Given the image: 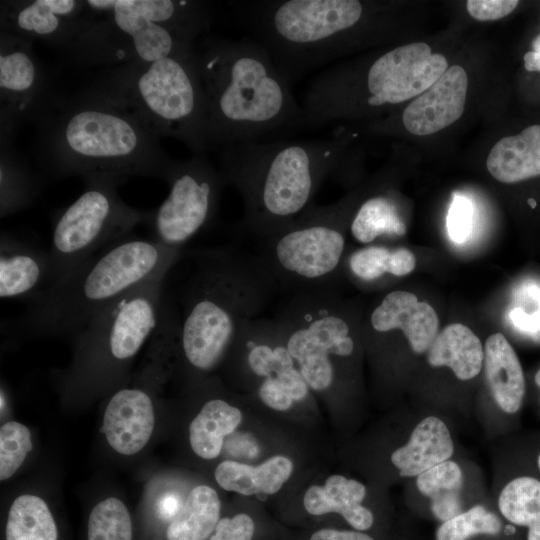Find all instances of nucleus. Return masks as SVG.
I'll return each mask as SVG.
<instances>
[{"instance_id": "42", "label": "nucleus", "mask_w": 540, "mask_h": 540, "mask_svg": "<svg viewBox=\"0 0 540 540\" xmlns=\"http://www.w3.org/2000/svg\"><path fill=\"white\" fill-rule=\"evenodd\" d=\"M536 466H537V469H538V471L540 473V450H539V452H538V454L536 456Z\"/></svg>"}, {"instance_id": "41", "label": "nucleus", "mask_w": 540, "mask_h": 540, "mask_svg": "<svg viewBox=\"0 0 540 540\" xmlns=\"http://www.w3.org/2000/svg\"><path fill=\"white\" fill-rule=\"evenodd\" d=\"M534 382L540 388V368L535 373Z\"/></svg>"}, {"instance_id": "32", "label": "nucleus", "mask_w": 540, "mask_h": 540, "mask_svg": "<svg viewBox=\"0 0 540 540\" xmlns=\"http://www.w3.org/2000/svg\"><path fill=\"white\" fill-rule=\"evenodd\" d=\"M88 540H132V522L125 504L109 497L94 506L88 520Z\"/></svg>"}, {"instance_id": "11", "label": "nucleus", "mask_w": 540, "mask_h": 540, "mask_svg": "<svg viewBox=\"0 0 540 540\" xmlns=\"http://www.w3.org/2000/svg\"><path fill=\"white\" fill-rule=\"evenodd\" d=\"M59 100L33 50V41L0 31L1 145L12 144L21 124H39Z\"/></svg>"}, {"instance_id": "2", "label": "nucleus", "mask_w": 540, "mask_h": 540, "mask_svg": "<svg viewBox=\"0 0 540 540\" xmlns=\"http://www.w3.org/2000/svg\"><path fill=\"white\" fill-rule=\"evenodd\" d=\"M184 286L178 349L196 372L212 371L228 353L240 325L257 318L278 291L259 254L230 247L193 252Z\"/></svg>"}, {"instance_id": "14", "label": "nucleus", "mask_w": 540, "mask_h": 540, "mask_svg": "<svg viewBox=\"0 0 540 540\" xmlns=\"http://www.w3.org/2000/svg\"><path fill=\"white\" fill-rule=\"evenodd\" d=\"M467 88L465 69L459 65L448 67L433 85L405 108L402 114L405 129L424 136L451 125L464 112Z\"/></svg>"}, {"instance_id": "20", "label": "nucleus", "mask_w": 540, "mask_h": 540, "mask_svg": "<svg viewBox=\"0 0 540 540\" xmlns=\"http://www.w3.org/2000/svg\"><path fill=\"white\" fill-rule=\"evenodd\" d=\"M366 496L365 486L341 475L327 478L323 486H311L305 493L303 503L312 515L339 513L353 528L369 529L374 521L369 509L362 506Z\"/></svg>"}, {"instance_id": "28", "label": "nucleus", "mask_w": 540, "mask_h": 540, "mask_svg": "<svg viewBox=\"0 0 540 540\" xmlns=\"http://www.w3.org/2000/svg\"><path fill=\"white\" fill-rule=\"evenodd\" d=\"M501 514L512 524L527 528V540H540V479L520 475L510 480L498 498Z\"/></svg>"}, {"instance_id": "29", "label": "nucleus", "mask_w": 540, "mask_h": 540, "mask_svg": "<svg viewBox=\"0 0 540 540\" xmlns=\"http://www.w3.org/2000/svg\"><path fill=\"white\" fill-rule=\"evenodd\" d=\"M417 488L431 501L434 516L447 521L462 512L460 492L463 474L459 465L447 460L417 477Z\"/></svg>"}, {"instance_id": "8", "label": "nucleus", "mask_w": 540, "mask_h": 540, "mask_svg": "<svg viewBox=\"0 0 540 540\" xmlns=\"http://www.w3.org/2000/svg\"><path fill=\"white\" fill-rule=\"evenodd\" d=\"M195 44L151 22L126 0H87L64 49L79 63L113 67L191 53Z\"/></svg>"}, {"instance_id": "39", "label": "nucleus", "mask_w": 540, "mask_h": 540, "mask_svg": "<svg viewBox=\"0 0 540 540\" xmlns=\"http://www.w3.org/2000/svg\"><path fill=\"white\" fill-rule=\"evenodd\" d=\"M310 540H373L369 535L358 531H339L320 529L312 534Z\"/></svg>"}, {"instance_id": "34", "label": "nucleus", "mask_w": 540, "mask_h": 540, "mask_svg": "<svg viewBox=\"0 0 540 540\" xmlns=\"http://www.w3.org/2000/svg\"><path fill=\"white\" fill-rule=\"evenodd\" d=\"M33 449L30 430L22 423L9 421L0 428V479H9Z\"/></svg>"}, {"instance_id": "36", "label": "nucleus", "mask_w": 540, "mask_h": 540, "mask_svg": "<svg viewBox=\"0 0 540 540\" xmlns=\"http://www.w3.org/2000/svg\"><path fill=\"white\" fill-rule=\"evenodd\" d=\"M254 531L253 519L240 513L220 519L209 540H252Z\"/></svg>"}, {"instance_id": "31", "label": "nucleus", "mask_w": 540, "mask_h": 540, "mask_svg": "<svg viewBox=\"0 0 540 540\" xmlns=\"http://www.w3.org/2000/svg\"><path fill=\"white\" fill-rule=\"evenodd\" d=\"M6 540H58L49 507L35 495L18 496L12 503L5 530Z\"/></svg>"}, {"instance_id": "18", "label": "nucleus", "mask_w": 540, "mask_h": 540, "mask_svg": "<svg viewBox=\"0 0 540 540\" xmlns=\"http://www.w3.org/2000/svg\"><path fill=\"white\" fill-rule=\"evenodd\" d=\"M483 365L497 405L507 414L517 413L525 397V376L516 352L501 333L486 340Z\"/></svg>"}, {"instance_id": "43", "label": "nucleus", "mask_w": 540, "mask_h": 540, "mask_svg": "<svg viewBox=\"0 0 540 540\" xmlns=\"http://www.w3.org/2000/svg\"><path fill=\"white\" fill-rule=\"evenodd\" d=\"M528 202L530 203L532 208L536 206V202L533 199H529Z\"/></svg>"}, {"instance_id": "7", "label": "nucleus", "mask_w": 540, "mask_h": 540, "mask_svg": "<svg viewBox=\"0 0 540 540\" xmlns=\"http://www.w3.org/2000/svg\"><path fill=\"white\" fill-rule=\"evenodd\" d=\"M352 204L346 200L322 206L313 203L281 230L259 240L258 254L279 288L291 293L334 290L344 266Z\"/></svg>"}, {"instance_id": "22", "label": "nucleus", "mask_w": 540, "mask_h": 540, "mask_svg": "<svg viewBox=\"0 0 540 540\" xmlns=\"http://www.w3.org/2000/svg\"><path fill=\"white\" fill-rule=\"evenodd\" d=\"M427 358L430 365L449 367L458 379L469 380L482 368L484 349L480 339L467 326L454 323L437 334Z\"/></svg>"}, {"instance_id": "19", "label": "nucleus", "mask_w": 540, "mask_h": 540, "mask_svg": "<svg viewBox=\"0 0 540 540\" xmlns=\"http://www.w3.org/2000/svg\"><path fill=\"white\" fill-rule=\"evenodd\" d=\"M453 452L447 426L441 419L429 416L417 424L407 444L391 454V462L400 476L413 477L447 461Z\"/></svg>"}, {"instance_id": "40", "label": "nucleus", "mask_w": 540, "mask_h": 540, "mask_svg": "<svg viewBox=\"0 0 540 540\" xmlns=\"http://www.w3.org/2000/svg\"><path fill=\"white\" fill-rule=\"evenodd\" d=\"M533 50L525 53L524 66L527 71H540V34L532 43Z\"/></svg>"}, {"instance_id": "1", "label": "nucleus", "mask_w": 540, "mask_h": 540, "mask_svg": "<svg viewBox=\"0 0 540 540\" xmlns=\"http://www.w3.org/2000/svg\"><path fill=\"white\" fill-rule=\"evenodd\" d=\"M207 106L208 150L305 127V112L268 50L251 37L195 44Z\"/></svg>"}, {"instance_id": "25", "label": "nucleus", "mask_w": 540, "mask_h": 540, "mask_svg": "<svg viewBox=\"0 0 540 540\" xmlns=\"http://www.w3.org/2000/svg\"><path fill=\"white\" fill-rule=\"evenodd\" d=\"M220 509V500L214 489L206 485L194 487L170 520L167 540L207 539L220 520Z\"/></svg>"}, {"instance_id": "37", "label": "nucleus", "mask_w": 540, "mask_h": 540, "mask_svg": "<svg viewBox=\"0 0 540 540\" xmlns=\"http://www.w3.org/2000/svg\"><path fill=\"white\" fill-rule=\"evenodd\" d=\"M517 0H469V14L479 20H497L509 15L518 5Z\"/></svg>"}, {"instance_id": "6", "label": "nucleus", "mask_w": 540, "mask_h": 540, "mask_svg": "<svg viewBox=\"0 0 540 540\" xmlns=\"http://www.w3.org/2000/svg\"><path fill=\"white\" fill-rule=\"evenodd\" d=\"M79 95L135 115L154 134L205 154L206 97L195 50L149 63L113 66Z\"/></svg>"}, {"instance_id": "33", "label": "nucleus", "mask_w": 540, "mask_h": 540, "mask_svg": "<svg viewBox=\"0 0 540 540\" xmlns=\"http://www.w3.org/2000/svg\"><path fill=\"white\" fill-rule=\"evenodd\" d=\"M502 529L497 515L481 505L444 521L436 532V540H467L478 534H498Z\"/></svg>"}, {"instance_id": "9", "label": "nucleus", "mask_w": 540, "mask_h": 540, "mask_svg": "<svg viewBox=\"0 0 540 540\" xmlns=\"http://www.w3.org/2000/svg\"><path fill=\"white\" fill-rule=\"evenodd\" d=\"M84 181L83 193L54 218L48 250L49 286L151 217L152 211L133 208L121 200L117 193L119 181L109 177Z\"/></svg>"}, {"instance_id": "24", "label": "nucleus", "mask_w": 540, "mask_h": 540, "mask_svg": "<svg viewBox=\"0 0 540 540\" xmlns=\"http://www.w3.org/2000/svg\"><path fill=\"white\" fill-rule=\"evenodd\" d=\"M241 411L227 401L208 400L189 425V442L194 453L203 459L216 458L224 438L240 424Z\"/></svg>"}, {"instance_id": "10", "label": "nucleus", "mask_w": 540, "mask_h": 540, "mask_svg": "<svg viewBox=\"0 0 540 540\" xmlns=\"http://www.w3.org/2000/svg\"><path fill=\"white\" fill-rule=\"evenodd\" d=\"M162 179L169 193L147 222L152 230L151 238L163 246L182 250L212 224L227 183L205 154H193L186 160L173 159Z\"/></svg>"}, {"instance_id": "15", "label": "nucleus", "mask_w": 540, "mask_h": 540, "mask_svg": "<svg viewBox=\"0 0 540 540\" xmlns=\"http://www.w3.org/2000/svg\"><path fill=\"white\" fill-rule=\"evenodd\" d=\"M154 425V406L149 393L139 387H130L112 395L100 431L116 452L133 455L148 443Z\"/></svg>"}, {"instance_id": "27", "label": "nucleus", "mask_w": 540, "mask_h": 540, "mask_svg": "<svg viewBox=\"0 0 540 540\" xmlns=\"http://www.w3.org/2000/svg\"><path fill=\"white\" fill-rule=\"evenodd\" d=\"M349 229L362 244H370L379 237L403 236L407 230L396 202L385 194L363 201L351 216Z\"/></svg>"}, {"instance_id": "26", "label": "nucleus", "mask_w": 540, "mask_h": 540, "mask_svg": "<svg viewBox=\"0 0 540 540\" xmlns=\"http://www.w3.org/2000/svg\"><path fill=\"white\" fill-rule=\"evenodd\" d=\"M415 265V256L407 248L367 245L345 256L343 269L358 282L372 284L386 275L405 276Z\"/></svg>"}, {"instance_id": "5", "label": "nucleus", "mask_w": 540, "mask_h": 540, "mask_svg": "<svg viewBox=\"0 0 540 540\" xmlns=\"http://www.w3.org/2000/svg\"><path fill=\"white\" fill-rule=\"evenodd\" d=\"M181 253L152 238L120 239L46 288L7 326L26 334L77 335L123 295L169 272Z\"/></svg>"}, {"instance_id": "17", "label": "nucleus", "mask_w": 540, "mask_h": 540, "mask_svg": "<svg viewBox=\"0 0 540 540\" xmlns=\"http://www.w3.org/2000/svg\"><path fill=\"white\" fill-rule=\"evenodd\" d=\"M49 285L48 251H42L7 232H2L0 238L1 299L33 300Z\"/></svg>"}, {"instance_id": "38", "label": "nucleus", "mask_w": 540, "mask_h": 540, "mask_svg": "<svg viewBox=\"0 0 540 540\" xmlns=\"http://www.w3.org/2000/svg\"><path fill=\"white\" fill-rule=\"evenodd\" d=\"M257 393L266 406L277 411L288 410L294 403L279 379L270 378L262 381L258 386Z\"/></svg>"}, {"instance_id": "35", "label": "nucleus", "mask_w": 540, "mask_h": 540, "mask_svg": "<svg viewBox=\"0 0 540 540\" xmlns=\"http://www.w3.org/2000/svg\"><path fill=\"white\" fill-rule=\"evenodd\" d=\"M472 217L471 200L463 195H455L446 218L447 233L453 242L461 244L469 239L472 232Z\"/></svg>"}, {"instance_id": "4", "label": "nucleus", "mask_w": 540, "mask_h": 540, "mask_svg": "<svg viewBox=\"0 0 540 540\" xmlns=\"http://www.w3.org/2000/svg\"><path fill=\"white\" fill-rule=\"evenodd\" d=\"M345 140H273L217 150L227 185L243 202L240 229L258 240L281 230L311 204L333 172Z\"/></svg>"}, {"instance_id": "30", "label": "nucleus", "mask_w": 540, "mask_h": 540, "mask_svg": "<svg viewBox=\"0 0 540 540\" xmlns=\"http://www.w3.org/2000/svg\"><path fill=\"white\" fill-rule=\"evenodd\" d=\"M39 189L35 174L13 152L12 144L1 145L0 214L1 217L28 207Z\"/></svg>"}, {"instance_id": "16", "label": "nucleus", "mask_w": 540, "mask_h": 540, "mask_svg": "<svg viewBox=\"0 0 540 540\" xmlns=\"http://www.w3.org/2000/svg\"><path fill=\"white\" fill-rule=\"evenodd\" d=\"M368 327L375 332L401 330L412 350L421 354L428 351L437 336L439 320L434 309L418 301L413 293L394 290L374 306Z\"/></svg>"}, {"instance_id": "13", "label": "nucleus", "mask_w": 540, "mask_h": 540, "mask_svg": "<svg viewBox=\"0 0 540 540\" xmlns=\"http://www.w3.org/2000/svg\"><path fill=\"white\" fill-rule=\"evenodd\" d=\"M84 9L83 0L1 1L0 31L65 48Z\"/></svg>"}, {"instance_id": "21", "label": "nucleus", "mask_w": 540, "mask_h": 540, "mask_svg": "<svg viewBox=\"0 0 540 540\" xmlns=\"http://www.w3.org/2000/svg\"><path fill=\"white\" fill-rule=\"evenodd\" d=\"M489 173L502 183H517L540 176V125L500 139L486 160Z\"/></svg>"}, {"instance_id": "12", "label": "nucleus", "mask_w": 540, "mask_h": 540, "mask_svg": "<svg viewBox=\"0 0 540 540\" xmlns=\"http://www.w3.org/2000/svg\"><path fill=\"white\" fill-rule=\"evenodd\" d=\"M448 69L446 58L428 44L410 43L376 57L363 74L367 109L395 105L419 96Z\"/></svg>"}, {"instance_id": "23", "label": "nucleus", "mask_w": 540, "mask_h": 540, "mask_svg": "<svg viewBox=\"0 0 540 540\" xmlns=\"http://www.w3.org/2000/svg\"><path fill=\"white\" fill-rule=\"evenodd\" d=\"M293 471V464L285 456L276 455L259 466L235 461H223L215 469V480L227 491L242 495L274 494L280 490Z\"/></svg>"}, {"instance_id": "3", "label": "nucleus", "mask_w": 540, "mask_h": 540, "mask_svg": "<svg viewBox=\"0 0 540 540\" xmlns=\"http://www.w3.org/2000/svg\"><path fill=\"white\" fill-rule=\"evenodd\" d=\"M39 127L42 158L56 176L162 179L173 160L135 115L79 94L59 100Z\"/></svg>"}]
</instances>
